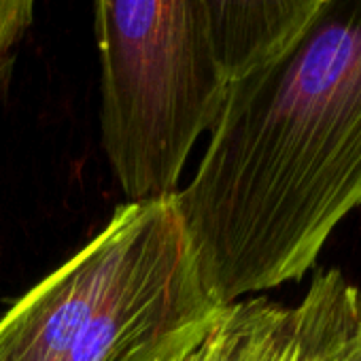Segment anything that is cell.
Wrapping results in <instances>:
<instances>
[{
  "mask_svg": "<svg viewBox=\"0 0 361 361\" xmlns=\"http://www.w3.org/2000/svg\"><path fill=\"white\" fill-rule=\"evenodd\" d=\"M100 136L126 202L168 198L221 111L202 0H96Z\"/></svg>",
  "mask_w": 361,
  "mask_h": 361,
  "instance_id": "2",
  "label": "cell"
},
{
  "mask_svg": "<svg viewBox=\"0 0 361 361\" xmlns=\"http://www.w3.org/2000/svg\"><path fill=\"white\" fill-rule=\"evenodd\" d=\"M293 325V304L253 295L226 306L213 329L178 361H279Z\"/></svg>",
  "mask_w": 361,
  "mask_h": 361,
  "instance_id": "6",
  "label": "cell"
},
{
  "mask_svg": "<svg viewBox=\"0 0 361 361\" xmlns=\"http://www.w3.org/2000/svg\"><path fill=\"white\" fill-rule=\"evenodd\" d=\"M174 194L151 200L142 234L64 361H178L219 321Z\"/></svg>",
  "mask_w": 361,
  "mask_h": 361,
  "instance_id": "3",
  "label": "cell"
},
{
  "mask_svg": "<svg viewBox=\"0 0 361 361\" xmlns=\"http://www.w3.org/2000/svg\"><path fill=\"white\" fill-rule=\"evenodd\" d=\"M174 204L221 304L302 279L361 207V0H319L270 60L228 85Z\"/></svg>",
  "mask_w": 361,
  "mask_h": 361,
  "instance_id": "1",
  "label": "cell"
},
{
  "mask_svg": "<svg viewBox=\"0 0 361 361\" xmlns=\"http://www.w3.org/2000/svg\"><path fill=\"white\" fill-rule=\"evenodd\" d=\"M319 0H202L211 43L228 85L279 54Z\"/></svg>",
  "mask_w": 361,
  "mask_h": 361,
  "instance_id": "5",
  "label": "cell"
},
{
  "mask_svg": "<svg viewBox=\"0 0 361 361\" xmlns=\"http://www.w3.org/2000/svg\"><path fill=\"white\" fill-rule=\"evenodd\" d=\"M37 0H0V83L13 51L35 20Z\"/></svg>",
  "mask_w": 361,
  "mask_h": 361,
  "instance_id": "7",
  "label": "cell"
},
{
  "mask_svg": "<svg viewBox=\"0 0 361 361\" xmlns=\"http://www.w3.org/2000/svg\"><path fill=\"white\" fill-rule=\"evenodd\" d=\"M151 200L126 202L62 266L0 319V361H64L119 272L149 217Z\"/></svg>",
  "mask_w": 361,
  "mask_h": 361,
  "instance_id": "4",
  "label": "cell"
}]
</instances>
